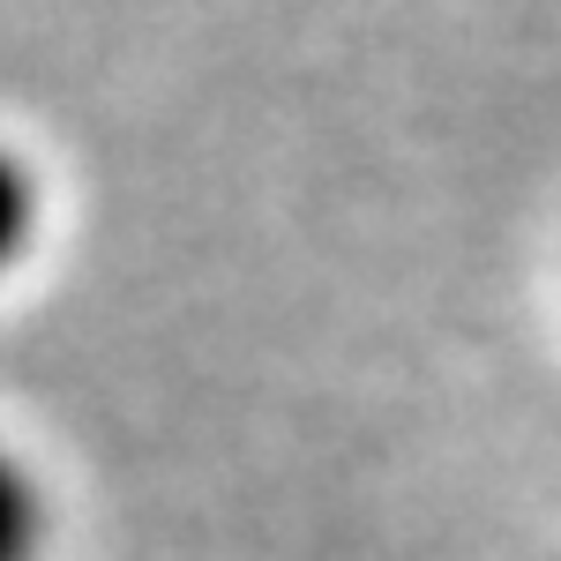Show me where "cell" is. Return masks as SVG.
Listing matches in <instances>:
<instances>
[{"label":"cell","mask_w":561,"mask_h":561,"mask_svg":"<svg viewBox=\"0 0 561 561\" xmlns=\"http://www.w3.org/2000/svg\"><path fill=\"white\" fill-rule=\"evenodd\" d=\"M31 225H38V195H31V173L0 150V262L23 255V240H31Z\"/></svg>","instance_id":"obj_1"},{"label":"cell","mask_w":561,"mask_h":561,"mask_svg":"<svg viewBox=\"0 0 561 561\" xmlns=\"http://www.w3.org/2000/svg\"><path fill=\"white\" fill-rule=\"evenodd\" d=\"M23 524H31V510H23V486L0 472V561L15 554V539H23Z\"/></svg>","instance_id":"obj_2"}]
</instances>
